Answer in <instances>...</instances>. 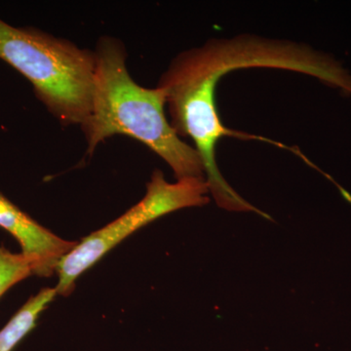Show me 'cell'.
Returning a JSON list of instances; mask_svg holds the SVG:
<instances>
[{"label": "cell", "instance_id": "obj_1", "mask_svg": "<svg viewBox=\"0 0 351 351\" xmlns=\"http://www.w3.org/2000/svg\"><path fill=\"white\" fill-rule=\"evenodd\" d=\"M271 52L260 39L212 41L176 57L158 86L165 95L171 126L179 137L195 145L217 204L230 211L263 212L237 195L219 173L215 147L219 138L235 136L223 126L215 103V89L221 76L237 69L269 68Z\"/></svg>", "mask_w": 351, "mask_h": 351}, {"label": "cell", "instance_id": "obj_2", "mask_svg": "<svg viewBox=\"0 0 351 351\" xmlns=\"http://www.w3.org/2000/svg\"><path fill=\"white\" fill-rule=\"evenodd\" d=\"M95 76L91 112L82 126L87 154L114 135H125L161 157L178 180L202 178L204 166L195 147L184 142L166 119L165 95L159 87L136 83L127 69L125 46L103 36L94 50Z\"/></svg>", "mask_w": 351, "mask_h": 351}, {"label": "cell", "instance_id": "obj_3", "mask_svg": "<svg viewBox=\"0 0 351 351\" xmlns=\"http://www.w3.org/2000/svg\"><path fill=\"white\" fill-rule=\"evenodd\" d=\"M0 59L32 83L38 100L60 123L82 127L86 121L93 96L94 51L0 19Z\"/></svg>", "mask_w": 351, "mask_h": 351}, {"label": "cell", "instance_id": "obj_4", "mask_svg": "<svg viewBox=\"0 0 351 351\" xmlns=\"http://www.w3.org/2000/svg\"><path fill=\"white\" fill-rule=\"evenodd\" d=\"M208 191L206 180L202 178H188L170 184L161 171H154L151 182L147 184V193L138 204L119 219L77 242L75 248L62 258L56 269L57 294H71L75 289L76 279L83 272L143 226L176 210L207 204Z\"/></svg>", "mask_w": 351, "mask_h": 351}, {"label": "cell", "instance_id": "obj_5", "mask_svg": "<svg viewBox=\"0 0 351 351\" xmlns=\"http://www.w3.org/2000/svg\"><path fill=\"white\" fill-rule=\"evenodd\" d=\"M0 228L19 242L23 255L34 265V276L39 277L52 276L62 258L77 244V241L61 239L39 225L1 193Z\"/></svg>", "mask_w": 351, "mask_h": 351}, {"label": "cell", "instance_id": "obj_6", "mask_svg": "<svg viewBox=\"0 0 351 351\" xmlns=\"http://www.w3.org/2000/svg\"><path fill=\"white\" fill-rule=\"evenodd\" d=\"M55 288L43 289L32 295L0 330V351H13L36 327L39 316L57 295Z\"/></svg>", "mask_w": 351, "mask_h": 351}, {"label": "cell", "instance_id": "obj_7", "mask_svg": "<svg viewBox=\"0 0 351 351\" xmlns=\"http://www.w3.org/2000/svg\"><path fill=\"white\" fill-rule=\"evenodd\" d=\"M31 276H34V265L31 261L22 253H12L0 244V297Z\"/></svg>", "mask_w": 351, "mask_h": 351}]
</instances>
